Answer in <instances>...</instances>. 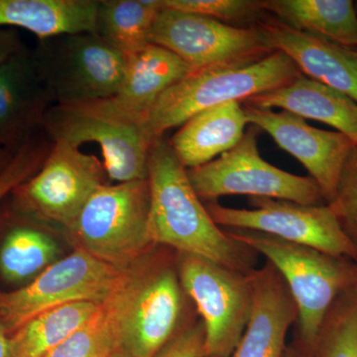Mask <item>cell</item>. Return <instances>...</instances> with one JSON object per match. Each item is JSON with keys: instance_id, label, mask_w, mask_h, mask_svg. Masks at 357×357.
<instances>
[{"instance_id": "9", "label": "cell", "mask_w": 357, "mask_h": 357, "mask_svg": "<svg viewBox=\"0 0 357 357\" xmlns=\"http://www.w3.org/2000/svg\"><path fill=\"white\" fill-rule=\"evenodd\" d=\"M126 271V268L115 267L77 248L23 287L0 292V314L13 335L49 310L77 302L103 304L116 292Z\"/></svg>"}, {"instance_id": "26", "label": "cell", "mask_w": 357, "mask_h": 357, "mask_svg": "<svg viewBox=\"0 0 357 357\" xmlns=\"http://www.w3.org/2000/svg\"><path fill=\"white\" fill-rule=\"evenodd\" d=\"M121 347V335L112 300L45 357H109Z\"/></svg>"}, {"instance_id": "31", "label": "cell", "mask_w": 357, "mask_h": 357, "mask_svg": "<svg viewBox=\"0 0 357 357\" xmlns=\"http://www.w3.org/2000/svg\"><path fill=\"white\" fill-rule=\"evenodd\" d=\"M204 328L201 319L178 333L154 357H201Z\"/></svg>"}, {"instance_id": "25", "label": "cell", "mask_w": 357, "mask_h": 357, "mask_svg": "<svg viewBox=\"0 0 357 357\" xmlns=\"http://www.w3.org/2000/svg\"><path fill=\"white\" fill-rule=\"evenodd\" d=\"M20 220L10 223L0 246V273L4 280L22 283L32 281L53 264L59 249L48 232L20 220Z\"/></svg>"}, {"instance_id": "8", "label": "cell", "mask_w": 357, "mask_h": 357, "mask_svg": "<svg viewBox=\"0 0 357 357\" xmlns=\"http://www.w3.org/2000/svg\"><path fill=\"white\" fill-rule=\"evenodd\" d=\"M258 129L250 126L238 143L222 156L189 169L195 191L204 201L220 197L283 199L307 206L325 204L318 184L310 176L301 177L268 163L258 151Z\"/></svg>"}, {"instance_id": "5", "label": "cell", "mask_w": 357, "mask_h": 357, "mask_svg": "<svg viewBox=\"0 0 357 357\" xmlns=\"http://www.w3.org/2000/svg\"><path fill=\"white\" fill-rule=\"evenodd\" d=\"M149 208L148 178L105 184L67 231L77 248L115 267L128 268L155 246L148 231Z\"/></svg>"}, {"instance_id": "19", "label": "cell", "mask_w": 357, "mask_h": 357, "mask_svg": "<svg viewBox=\"0 0 357 357\" xmlns=\"http://www.w3.org/2000/svg\"><path fill=\"white\" fill-rule=\"evenodd\" d=\"M241 105L263 109L277 107L304 119L323 122L357 144V102L304 75L280 88L252 96Z\"/></svg>"}, {"instance_id": "33", "label": "cell", "mask_w": 357, "mask_h": 357, "mask_svg": "<svg viewBox=\"0 0 357 357\" xmlns=\"http://www.w3.org/2000/svg\"><path fill=\"white\" fill-rule=\"evenodd\" d=\"M11 333L0 314V357L10 356Z\"/></svg>"}, {"instance_id": "16", "label": "cell", "mask_w": 357, "mask_h": 357, "mask_svg": "<svg viewBox=\"0 0 357 357\" xmlns=\"http://www.w3.org/2000/svg\"><path fill=\"white\" fill-rule=\"evenodd\" d=\"M255 26L266 43L287 55L304 76L357 102V58L354 51L293 29L269 13Z\"/></svg>"}, {"instance_id": "29", "label": "cell", "mask_w": 357, "mask_h": 357, "mask_svg": "<svg viewBox=\"0 0 357 357\" xmlns=\"http://www.w3.org/2000/svg\"><path fill=\"white\" fill-rule=\"evenodd\" d=\"M53 142L41 133L27 141L14 154L10 163L0 173V204L20 185L38 172Z\"/></svg>"}, {"instance_id": "12", "label": "cell", "mask_w": 357, "mask_h": 357, "mask_svg": "<svg viewBox=\"0 0 357 357\" xmlns=\"http://www.w3.org/2000/svg\"><path fill=\"white\" fill-rule=\"evenodd\" d=\"M43 132L52 142L79 148L93 142L102 149L107 177L117 183L148 178V156L153 143L142 124L100 109L96 102L53 105L45 117Z\"/></svg>"}, {"instance_id": "18", "label": "cell", "mask_w": 357, "mask_h": 357, "mask_svg": "<svg viewBox=\"0 0 357 357\" xmlns=\"http://www.w3.org/2000/svg\"><path fill=\"white\" fill-rule=\"evenodd\" d=\"M253 306L243 337L230 357H283L286 337L297 323V307L287 284L268 261L251 272Z\"/></svg>"}, {"instance_id": "1", "label": "cell", "mask_w": 357, "mask_h": 357, "mask_svg": "<svg viewBox=\"0 0 357 357\" xmlns=\"http://www.w3.org/2000/svg\"><path fill=\"white\" fill-rule=\"evenodd\" d=\"M150 189L148 231L154 245L206 258L248 274L258 255L218 227L190 182L169 141H155L148 156Z\"/></svg>"}, {"instance_id": "27", "label": "cell", "mask_w": 357, "mask_h": 357, "mask_svg": "<svg viewBox=\"0 0 357 357\" xmlns=\"http://www.w3.org/2000/svg\"><path fill=\"white\" fill-rule=\"evenodd\" d=\"M311 357H357V284L335 301Z\"/></svg>"}, {"instance_id": "10", "label": "cell", "mask_w": 357, "mask_h": 357, "mask_svg": "<svg viewBox=\"0 0 357 357\" xmlns=\"http://www.w3.org/2000/svg\"><path fill=\"white\" fill-rule=\"evenodd\" d=\"M107 178L98 157L57 141L38 172L11 194L13 208L68 230Z\"/></svg>"}, {"instance_id": "37", "label": "cell", "mask_w": 357, "mask_h": 357, "mask_svg": "<svg viewBox=\"0 0 357 357\" xmlns=\"http://www.w3.org/2000/svg\"><path fill=\"white\" fill-rule=\"evenodd\" d=\"M352 51H354V55H356V58H357V49H356V50H352Z\"/></svg>"}, {"instance_id": "34", "label": "cell", "mask_w": 357, "mask_h": 357, "mask_svg": "<svg viewBox=\"0 0 357 357\" xmlns=\"http://www.w3.org/2000/svg\"><path fill=\"white\" fill-rule=\"evenodd\" d=\"M13 152L8 149L1 142H0V173L6 168V166L10 163L11 159L14 156Z\"/></svg>"}, {"instance_id": "3", "label": "cell", "mask_w": 357, "mask_h": 357, "mask_svg": "<svg viewBox=\"0 0 357 357\" xmlns=\"http://www.w3.org/2000/svg\"><path fill=\"white\" fill-rule=\"evenodd\" d=\"M223 229L232 238L264 256L283 277L297 307V333L293 344L311 357L335 301L357 284V263L262 232Z\"/></svg>"}, {"instance_id": "4", "label": "cell", "mask_w": 357, "mask_h": 357, "mask_svg": "<svg viewBox=\"0 0 357 357\" xmlns=\"http://www.w3.org/2000/svg\"><path fill=\"white\" fill-rule=\"evenodd\" d=\"M301 75L295 63L280 51L241 67L191 70L160 96L144 122L145 131L153 143L199 112L223 103H243Z\"/></svg>"}, {"instance_id": "30", "label": "cell", "mask_w": 357, "mask_h": 357, "mask_svg": "<svg viewBox=\"0 0 357 357\" xmlns=\"http://www.w3.org/2000/svg\"><path fill=\"white\" fill-rule=\"evenodd\" d=\"M330 204L342 229L357 245V144L345 160Z\"/></svg>"}, {"instance_id": "32", "label": "cell", "mask_w": 357, "mask_h": 357, "mask_svg": "<svg viewBox=\"0 0 357 357\" xmlns=\"http://www.w3.org/2000/svg\"><path fill=\"white\" fill-rule=\"evenodd\" d=\"M24 47L20 33L13 28H0V65Z\"/></svg>"}, {"instance_id": "20", "label": "cell", "mask_w": 357, "mask_h": 357, "mask_svg": "<svg viewBox=\"0 0 357 357\" xmlns=\"http://www.w3.org/2000/svg\"><path fill=\"white\" fill-rule=\"evenodd\" d=\"M248 124L241 102L223 103L194 115L168 141L178 161L189 170L232 149L243 137Z\"/></svg>"}, {"instance_id": "38", "label": "cell", "mask_w": 357, "mask_h": 357, "mask_svg": "<svg viewBox=\"0 0 357 357\" xmlns=\"http://www.w3.org/2000/svg\"><path fill=\"white\" fill-rule=\"evenodd\" d=\"M354 4H356V11H357V1L354 2Z\"/></svg>"}, {"instance_id": "7", "label": "cell", "mask_w": 357, "mask_h": 357, "mask_svg": "<svg viewBox=\"0 0 357 357\" xmlns=\"http://www.w3.org/2000/svg\"><path fill=\"white\" fill-rule=\"evenodd\" d=\"M181 283L204 328L201 357H230L245 332L253 306L250 273L177 253Z\"/></svg>"}, {"instance_id": "14", "label": "cell", "mask_w": 357, "mask_h": 357, "mask_svg": "<svg viewBox=\"0 0 357 357\" xmlns=\"http://www.w3.org/2000/svg\"><path fill=\"white\" fill-rule=\"evenodd\" d=\"M243 107L248 123L269 134L295 157L318 184L326 203H332L345 160L356 145L354 141L338 131L312 128L302 117L285 110Z\"/></svg>"}, {"instance_id": "23", "label": "cell", "mask_w": 357, "mask_h": 357, "mask_svg": "<svg viewBox=\"0 0 357 357\" xmlns=\"http://www.w3.org/2000/svg\"><path fill=\"white\" fill-rule=\"evenodd\" d=\"M161 0H98L96 33L124 56L150 43Z\"/></svg>"}, {"instance_id": "13", "label": "cell", "mask_w": 357, "mask_h": 357, "mask_svg": "<svg viewBox=\"0 0 357 357\" xmlns=\"http://www.w3.org/2000/svg\"><path fill=\"white\" fill-rule=\"evenodd\" d=\"M251 210L208 202L206 210L222 229L262 232L289 243L357 263V245L342 229L330 204L307 206L268 198H249Z\"/></svg>"}, {"instance_id": "21", "label": "cell", "mask_w": 357, "mask_h": 357, "mask_svg": "<svg viewBox=\"0 0 357 357\" xmlns=\"http://www.w3.org/2000/svg\"><path fill=\"white\" fill-rule=\"evenodd\" d=\"M98 0H0V28H22L38 40L96 33Z\"/></svg>"}, {"instance_id": "22", "label": "cell", "mask_w": 357, "mask_h": 357, "mask_svg": "<svg viewBox=\"0 0 357 357\" xmlns=\"http://www.w3.org/2000/svg\"><path fill=\"white\" fill-rule=\"evenodd\" d=\"M263 7L293 29L357 49V11L351 0H263Z\"/></svg>"}, {"instance_id": "35", "label": "cell", "mask_w": 357, "mask_h": 357, "mask_svg": "<svg viewBox=\"0 0 357 357\" xmlns=\"http://www.w3.org/2000/svg\"><path fill=\"white\" fill-rule=\"evenodd\" d=\"M283 357H307L303 352H301L293 344L286 347Z\"/></svg>"}, {"instance_id": "11", "label": "cell", "mask_w": 357, "mask_h": 357, "mask_svg": "<svg viewBox=\"0 0 357 357\" xmlns=\"http://www.w3.org/2000/svg\"><path fill=\"white\" fill-rule=\"evenodd\" d=\"M150 43L172 52L192 70L241 67L275 52L255 25L236 27L164 7L152 27Z\"/></svg>"}, {"instance_id": "24", "label": "cell", "mask_w": 357, "mask_h": 357, "mask_svg": "<svg viewBox=\"0 0 357 357\" xmlns=\"http://www.w3.org/2000/svg\"><path fill=\"white\" fill-rule=\"evenodd\" d=\"M102 306L100 303L77 302L42 312L11 335L9 357L46 356Z\"/></svg>"}, {"instance_id": "15", "label": "cell", "mask_w": 357, "mask_h": 357, "mask_svg": "<svg viewBox=\"0 0 357 357\" xmlns=\"http://www.w3.org/2000/svg\"><path fill=\"white\" fill-rule=\"evenodd\" d=\"M26 47L0 65V142L16 153L43 131L45 117L53 107Z\"/></svg>"}, {"instance_id": "2", "label": "cell", "mask_w": 357, "mask_h": 357, "mask_svg": "<svg viewBox=\"0 0 357 357\" xmlns=\"http://www.w3.org/2000/svg\"><path fill=\"white\" fill-rule=\"evenodd\" d=\"M155 245L126 268L110 298L121 335V347L132 357H154L178 333L197 321L177 265V252Z\"/></svg>"}, {"instance_id": "36", "label": "cell", "mask_w": 357, "mask_h": 357, "mask_svg": "<svg viewBox=\"0 0 357 357\" xmlns=\"http://www.w3.org/2000/svg\"><path fill=\"white\" fill-rule=\"evenodd\" d=\"M109 357H132L130 354H128L124 349H122L121 347H119V349H116Z\"/></svg>"}, {"instance_id": "17", "label": "cell", "mask_w": 357, "mask_h": 357, "mask_svg": "<svg viewBox=\"0 0 357 357\" xmlns=\"http://www.w3.org/2000/svg\"><path fill=\"white\" fill-rule=\"evenodd\" d=\"M191 70V67L172 52L149 44L126 56V72L116 93L93 102L110 114L144 126L160 96Z\"/></svg>"}, {"instance_id": "6", "label": "cell", "mask_w": 357, "mask_h": 357, "mask_svg": "<svg viewBox=\"0 0 357 357\" xmlns=\"http://www.w3.org/2000/svg\"><path fill=\"white\" fill-rule=\"evenodd\" d=\"M31 52L54 105H82L112 98L126 72V56L93 32L38 40Z\"/></svg>"}, {"instance_id": "28", "label": "cell", "mask_w": 357, "mask_h": 357, "mask_svg": "<svg viewBox=\"0 0 357 357\" xmlns=\"http://www.w3.org/2000/svg\"><path fill=\"white\" fill-rule=\"evenodd\" d=\"M164 8L198 14L236 27H250L267 15L263 0H161Z\"/></svg>"}]
</instances>
